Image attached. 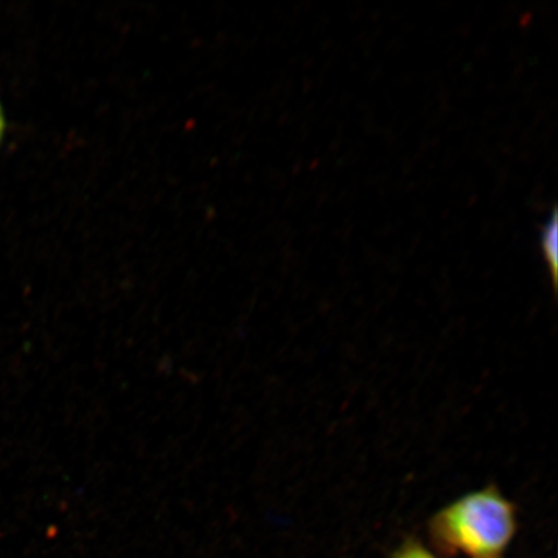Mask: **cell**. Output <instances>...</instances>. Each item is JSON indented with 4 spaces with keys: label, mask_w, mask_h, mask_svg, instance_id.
I'll list each match as a JSON object with an SVG mask.
<instances>
[{
    "label": "cell",
    "mask_w": 558,
    "mask_h": 558,
    "mask_svg": "<svg viewBox=\"0 0 558 558\" xmlns=\"http://www.w3.org/2000/svg\"><path fill=\"white\" fill-rule=\"evenodd\" d=\"M515 529V508L495 486L464 495L429 523L430 538L439 549L472 558L499 556Z\"/></svg>",
    "instance_id": "1"
},
{
    "label": "cell",
    "mask_w": 558,
    "mask_h": 558,
    "mask_svg": "<svg viewBox=\"0 0 558 558\" xmlns=\"http://www.w3.org/2000/svg\"><path fill=\"white\" fill-rule=\"evenodd\" d=\"M541 247L549 269L550 281L554 283V289H557L558 278V214L557 208H554L553 214L544 222L541 229Z\"/></svg>",
    "instance_id": "2"
},
{
    "label": "cell",
    "mask_w": 558,
    "mask_h": 558,
    "mask_svg": "<svg viewBox=\"0 0 558 558\" xmlns=\"http://www.w3.org/2000/svg\"><path fill=\"white\" fill-rule=\"evenodd\" d=\"M395 558H436L430 555L427 549H424L421 544L416 542H409L400 549V553Z\"/></svg>",
    "instance_id": "3"
},
{
    "label": "cell",
    "mask_w": 558,
    "mask_h": 558,
    "mask_svg": "<svg viewBox=\"0 0 558 558\" xmlns=\"http://www.w3.org/2000/svg\"><path fill=\"white\" fill-rule=\"evenodd\" d=\"M5 130V118L2 105H0V143H2V138Z\"/></svg>",
    "instance_id": "4"
}]
</instances>
